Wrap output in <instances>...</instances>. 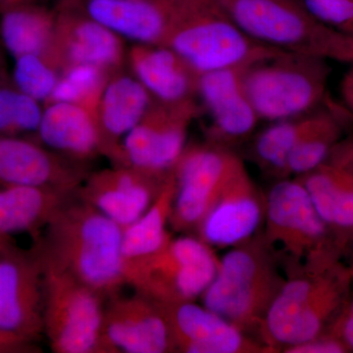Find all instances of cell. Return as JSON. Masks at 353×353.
Returning a JSON list of instances; mask_svg holds the SVG:
<instances>
[{
  "label": "cell",
  "instance_id": "1",
  "mask_svg": "<svg viewBox=\"0 0 353 353\" xmlns=\"http://www.w3.org/2000/svg\"><path fill=\"white\" fill-rule=\"evenodd\" d=\"M37 250L46 263L112 299L125 282L122 262L123 228L77 199L58 211L46 228Z\"/></svg>",
  "mask_w": 353,
  "mask_h": 353
},
{
  "label": "cell",
  "instance_id": "2",
  "mask_svg": "<svg viewBox=\"0 0 353 353\" xmlns=\"http://www.w3.org/2000/svg\"><path fill=\"white\" fill-rule=\"evenodd\" d=\"M164 46L179 53L201 75L215 70L248 68L288 53L248 37L220 0H170Z\"/></svg>",
  "mask_w": 353,
  "mask_h": 353
},
{
  "label": "cell",
  "instance_id": "3",
  "mask_svg": "<svg viewBox=\"0 0 353 353\" xmlns=\"http://www.w3.org/2000/svg\"><path fill=\"white\" fill-rule=\"evenodd\" d=\"M284 267L263 236L234 246L201 299L204 307L241 331L259 333L267 312L285 282Z\"/></svg>",
  "mask_w": 353,
  "mask_h": 353
},
{
  "label": "cell",
  "instance_id": "4",
  "mask_svg": "<svg viewBox=\"0 0 353 353\" xmlns=\"http://www.w3.org/2000/svg\"><path fill=\"white\" fill-rule=\"evenodd\" d=\"M259 43L292 54L352 63L353 38L323 24L296 0H220Z\"/></svg>",
  "mask_w": 353,
  "mask_h": 353
},
{
  "label": "cell",
  "instance_id": "5",
  "mask_svg": "<svg viewBox=\"0 0 353 353\" xmlns=\"http://www.w3.org/2000/svg\"><path fill=\"white\" fill-rule=\"evenodd\" d=\"M328 60L284 53L243 72V88L260 120L276 122L321 108L328 101Z\"/></svg>",
  "mask_w": 353,
  "mask_h": 353
},
{
  "label": "cell",
  "instance_id": "6",
  "mask_svg": "<svg viewBox=\"0 0 353 353\" xmlns=\"http://www.w3.org/2000/svg\"><path fill=\"white\" fill-rule=\"evenodd\" d=\"M41 264L43 334L52 352L108 353L103 339V299L66 272L43 260Z\"/></svg>",
  "mask_w": 353,
  "mask_h": 353
},
{
  "label": "cell",
  "instance_id": "7",
  "mask_svg": "<svg viewBox=\"0 0 353 353\" xmlns=\"http://www.w3.org/2000/svg\"><path fill=\"white\" fill-rule=\"evenodd\" d=\"M220 259L199 238H172L127 281L136 292L159 304L194 301L214 280Z\"/></svg>",
  "mask_w": 353,
  "mask_h": 353
},
{
  "label": "cell",
  "instance_id": "8",
  "mask_svg": "<svg viewBox=\"0 0 353 353\" xmlns=\"http://www.w3.org/2000/svg\"><path fill=\"white\" fill-rule=\"evenodd\" d=\"M43 334V270L37 248L0 241V339L16 352H37Z\"/></svg>",
  "mask_w": 353,
  "mask_h": 353
},
{
  "label": "cell",
  "instance_id": "9",
  "mask_svg": "<svg viewBox=\"0 0 353 353\" xmlns=\"http://www.w3.org/2000/svg\"><path fill=\"white\" fill-rule=\"evenodd\" d=\"M243 165L231 150L208 141L185 146L172 169L176 180L172 228L176 232L196 231Z\"/></svg>",
  "mask_w": 353,
  "mask_h": 353
},
{
  "label": "cell",
  "instance_id": "10",
  "mask_svg": "<svg viewBox=\"0 0 353 353\" xmlns=\"http://www.w3.org/2000/svg\"><path fill=\"white\" fill-rule=\"evenodd\" d=\"M265 201L266 228L262 236L285 274L316 263V245L326 233V222L303 183L284 178L272 187Z\"/></svg>",
  "mask_w": 353,
  "mask_h": 353
},
{
  "label": "cell",
  "instance_id": "11",
  "mask_svg": "<svg viewBox=\"0 0 353 353\" xmlns=\"http://www.w3.org/2000/svg\"><path fill=\"white\" fill-rule=\"evenodd\" d=\"M203 112L196 99L167 103L154 99L143 119L123 139L118 163L168 173L188 145L192 123Z\"/></svg>",
  "mask_w": 353,
  "mask_h": 353
},
{
  "label": "cell",
  "instance_id": "12",
  "mask_svg": "<svg viewBox=\"0 0 353 353\" xmlns=\"http://www.w3.org/2000/svg\"><path fill=\"white\" fill-rule=\"evenodd\" d=\"M92 173L36 138L0 137V185L46 187L77 194Z\"/></svg>",
  "mask_w": 353,
  "mask_h": 353
},
{
  "label": "cell",
  "instance_id": "13",
  "mask_svg": "<svg viewBox=\"0 0 353 353\" xmlns=\"http://www.w3.org/2000/svg\"><path fill=\"white\" fill-rule=\"evenodd\" d=\"M170 172L153 173L137 167L112 165L90 173L77 197L125 229L152 206Z\"/></svg>",
  "mask_w": 353,
  "mask_h": 353
},
{
  "label": "cell",
  "instance_id": "14",
  "mask_svg": "<svg viewBox=\"0 0 353 353\" xmlns=\"http://www.w3.org/2000/svg\"><path fill=\"white\" fill-rule=\"evenodd\" d=\"M54 7L52 50L63 71L76 65H90L109 74L125 69L128 50L124 39L65 0H55Z\"/></svg>",
  "mask_w": 353,
  "mask_h": 353
},
{
  "label": "cell",
  "instance_id": "15",
  "mask_svg": "<svg viewBox=\"0 0 353 353\" xmlns=\"http://www.w3.org/2000/svg\"><path fill=\"white\" fill-rule=\"evenodd\" d=\"M246 68L215 70L199 77L197 99L209 116L206 141L229 148L240 143L259 124V117L243 88Z\"/></svg>",
  "mask_w": 353,
  "mask_h": 353
},
{
  "label": "cell",
  "instance_id": "16",
  "mask_svg": "<svg viewBox=\"0 0 353 353\" xmlns=\"http://www.w3.org/2000/svg\"><path fill=\"white\" fill-rule=\"evenodd\" d=\"M103 339L108 353L176 352L163 311L139 292L110 299L104 307Z\"/></svg>",
  "mask_w": 353,
  "mask_h": 353
},
{
  "label": "cell",
  "instance_id": "17",
  "mask_svg": "<svg viewBox=\"0 0 353 353\" xmlns=\"http://www.w3.org/2000/svg\"><path fill=\"white\" fill-rule=\"evenodd\" d=\"M157 304L168 322L176 352H270L261 341L194 301Z\"/></svg>",
  "mask_w": 353,
  "mask_h": 353
},
{
  "label": "cell",
  "instance_id": "18",
  "mask_svg": "<svg viewBox=\"0 0 353 353\" xmlns=\"http://www.w3.org/2000/svg\"><path fill=\"white\" fill-rule=\"evenodd\" d=\"M265 210V197L243 165L197 228L199 238L211 248L240 245L255 236Z\"/></svg>",
  "mask_w": 353,
  "mask_h": 353
},
{
  "label": "cell",
  "instance_id": "19",
  "mask_svg": "<svg viewBox=\"0 0 353 353\" xmlns=\"http://www.w3.org/2000/svg\"><path fill=\"white\" fill-rule=\"evenodd\" d=\"M154 99L131 72L125 69L109 77L97 108L102 157L118 163L121 143L143 119Z\"/></svg>",
  "mask_w": 353,
  "mask_h": 353
},
{
  "label": "cell",
  "instance_id": "20",
  "mask_svg": "<svg viewBox=\"0 0 353 353\" xmlns=\"http://www.w3.org/2000/svg\"><path fill=\"white\" fill-rule=\"evenodd\" d=\"M127 67L158 101L197 99L201 74L169 46L134 43L128 50Z\"/></svg>",
  "mask_w": 353,
  "mask_h": 353
},
{
  "label": "cell",
  "instance_id": "21",
  "mask_svg": "<svg viewBox=\"0 0 353 353\" xmlns=\"http://www.w3.org/2000/svg\"><path fill=\"white\" fill-rule=\"evenodd\" d=\"M134 43L162 44L168 34L170 0H65Z\"/></svg>",
  "mask_w": 353,
  "mask_h": 353
},
{
  "label": "cell",
  "instance_id": "22",
  "mask_svg": "<svg viewBox=\"0 0 353 353\" xmlns=\"http://www.w3.org/2000/svg\"><path fill=\"white\" fill-rule=\"evenodd\" d=\"M36 139L64 157L88 164L102 155L97 116L88 109L69 102L43 104Z\"/></svg>",
  "mask_w": 353,
  "mask_h": 353
},
{
  "label": "cell",
  "instance_id": "23",
  "mask_svg": "<svg viewBox=\"0 0 353 353\" xmlns=\"http://www.w3.org/2000/svg\"><path fill=\"white\" fill-rule=\"evenodd\" d=\"M77 194L52 188L0 185V241L14 234H38Z\"/></svg>",
  "mask_w": 353,
  "mask_h": 353
},
{
  "label": "cell",
  "instance_id": "24",
  "mask_svg": "<svg viewBox=\"0 0 353 353\" xmlns=\"http://www.w3.org/2000/svg\"><path fill=\"white\" fill-rule=\"evenodd\" d=\"M57 10L41 0H16L0 6V39L14 58L48 50L54 38Z\"/></svg>",
  "mask_w": 353,
  "mask_h": 353
},
{
  "label": "cell",
  "instance_id": "25",
  "mask_svg": "<svg viewBox=\"0 0 353 353\" xmlns=\"http://www.w3.org/2000/svg\"><path fill=\"white\" fill-rule=\"evenodd\" d=\"M175 194V176L171 170L152 206L136 222L123 230L121 250L126 285L132 272L173 238L167 225L170 222Z\"/></svg>",
  "mask_w": 353,
  "mask_h": 353
},
{
  "label": "cell",
  "instance_id": "26",
  "mask_svg": "<svg viewBox=\"0 0 353 353\" xmlns=\"http://www.w3.org/2000/svg\"><path fill=\"white\" fill-rule=\"evenodd\" d=\"M341 113L330 99L310 113L307 127L288 157L285 178L303 176L324 163L340 132Z\"/></svg>",
  "mask_w": 353,
  "mask_h": 353
},
{
  "label": "cell",
  "instance_id": "27",
  "mask_svg": "<svg viewBox=\"0 0 353 353\" xmlns=\"http://www.w3.org/2000/svg\"><path fill=\"white\" fill-rule=\"evenodd\" d=\"M316 210L329 224L353 226V188L341 171L324 168L322 165L309 173L297 176Z\"/></svg>",
  "mask_w": 353,
  "mask_h": 353
},
{
  "label": "cell",
  "instance_id": "28",
  "mask_svg": "<svg viewBox=\"0 0 353 353\" xmlns=\"http://www.w3.org/2000/svg\"><path fill=\"white\" fill-rule=\"evenodd\" d=\"M311 112L276 121L260 132L253 143L252 152L261 168L285 178L288 157L307 127Z\"/></svg>",
  "mask_w": 353,
  "mask_h": 353
},
{
  "label": "cell",
  "instance_id": "29",
  "mask_svg": "<svg viewBox=\"0 0 353 353\" xmlns=\"http://www.w3.org/2000/svg\"><path fill=\"white\" fill-rule=\"evenodd\" d=\"M43 108L9 75L0 87V137H37Z\"/></svg>",
  "mask_w": 353,
  "mask_h": 353
},
{
  "label": "cell",
  "instance_id": "30",
  "mask_svg": "<svg viewBox=\"0 0 353 353\" xmlns=\"http://www.w3.org/2000/svg\"><path fill=\"white\" fill-rule=\"evenodd\" d=\"M111 75L112 74L104 70L90 65L69 67L64 70L52 94L46 103L69 102L83 106L95 114L102 92Z\"/></svg>",
  "mask_w": 353,
  "mask_h": 353
},
{
  "label": "cell",
  "instance_id": "31",
  "mask_svg": "<svg viewBox=\"0 0 353 353\" xmlns=\"http://www.w3.org/2000/svg\"><path fill=\"white\" fill-rule=\"evenodd\" d=\"M63 73L52 50L15 59L12 79L16 85L34 99L46 103Z\"/></svg>",
  "mask_w": 353,
  "mask_h": 353
},
{
  "label": "cell",
  "instance_id": "32",
  "mask_svg": "<svg viewBox=\"0 0 353 353\" xmlns=\"http://www.w3.org/2000/svg\"><path fill=\"white\" fill-rule=\"evenodd\" d=\"M303 4L323 24L353 38V0H303Z\"/></svg>",
  "mask_w": 353,
  "mask_h": 353
},
{
  "label": "cell",
  "instance_id": "33",
  "mask_svg": "<svg viewBox=\"0 0 353 353\" xmlns=\"http://www.w3.org/2000/svg\"><path fill=\"white\" fill-rule=\"evenodd\" d=\"M343 347L336 341L319 340V336L313 340L285 348L284 352L288 353H340L343 352Z\"/></svg>",
  "mask_w": 353,
  "mask_h": 353
},
{
  "label": "cell",
  "instance_id": "34",
  "mask_svg": "<svg viewBox=\"0 0 353 353\" xmlns=\"http://www.w3.org/2000/svg\"><path fill=\"white\" fill-rule=\"evenodd\" d=\"M341 94L345 109L353 115V61L341 80Z\"/></svg>",
  "mask_w": 353,
  "mask_h": 353
},
{
  "label": "cell",
  "instance_id": "35",
  "mask_svg": "<svg viewBox=\"0 0 353 353\" xmlns=\"http://www.w3.org/2000/svg\"><path fill=\"white\" fill-rule=\"evenodd\" d=\"M343 336L348 345L353 348V304L350 309V315H348L347 321L343 326Z\"/></svg>",
  "mask_w": 353,
  "mask_h": 353
},
{
  "label": "cell",
  "instance_id": "36",
  "mask_svg": "<svg viewBox=\"0 0 353 353\" xmlns=\"http://www.w3.org/2000/svg\"><path fill=\"white\" fill-rule=\"evenodd\" d=\"M8 76L6 61V48L1 43V39H0V87Z\"/></svg>",
  "mask_w": 353,
  "mask_h": 353
},
{
  "label": "cell",
  "instance_id": "37",
  "mask_svg": "<svg viewBox=\"0 0 353 353\" xmlns=\"http://www.w3.org/2000/svg\"><path fill=\"white\" fill-rule=\"evenodd\" d=\"M0 353H17L10 345H7L0 339Z\"/></svg>",
  "mask_w": 353,
  "mask_h": 353
},
{
  "label": "cell",
  "instance_id": "38",
  "mask_svg": "<svg viewBox=\"0 0 353 353\" xmlns=\"http://www.w3.org/2000/svg\"><path fill=\"white\" fill-rule=\"evenodd\" d=\"M16 1V0H0V6L4 4L10 3V2Z\"/></svg>",
  "mask_w": 353,
  "mask_h": 353
}]
</instances>
